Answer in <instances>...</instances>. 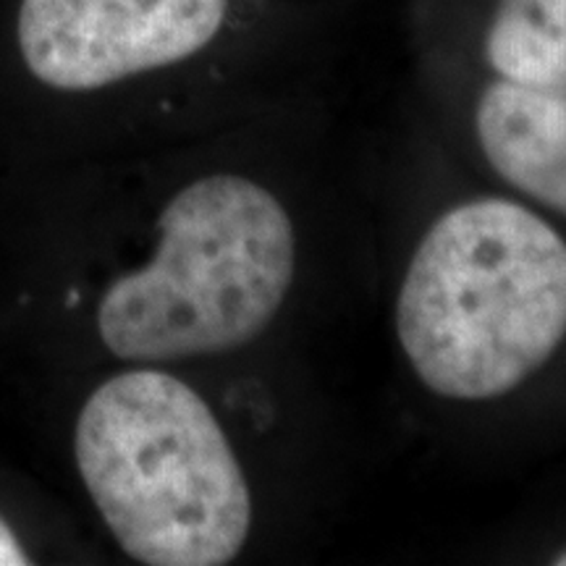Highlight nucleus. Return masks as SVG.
Returning <instances> with one entry per match:
<instances>
[{
  "instance_id": "1",
  "label": "nucleus",
  "mask_w": 566,
  "mask_h": 566,
  "mask_svg": "<svg viewBox=\"0 0 566 566\" xmlns=\"http://www.w3.org/2000/svg\"><path fill=\"white\" fill-rule=\"evenodd\" d=\"M396 336L438 396L485 401L514 391L566 336V242L516 202L457 205L409 260Z\"/></svg>"
},
{
  "instance_id": "2",
  "label": "nucleus",
  "mask_w": 566,
  "mask_h": 566,
  "mask_svg": "<svg viewBox=\"0 0 566 566\" xmlns=\"http://www.w3.org/2000/svg\"><path fill=\"white\" fill-rule=\"evenodd\" d=\"M74 457L126 556L221 566L242 554L252 493L208 401L163 370L113 375L84 401Z\"/></svg>"
},
{
  "instance_id": "3",
  "label": "nucleus",
  "mask_w": 566,
  "mask_h": 566,
  "mask_svg": "<svg viewBox=\"0 0 566 566\" xmlns=\"http://www.w3.org/2000/svg\"><path fill=\"white\" fill-rule=\"evenodd\" d=\"M294 271V223L279 197L247 176H205L163 208L150 263L111 283L97 331L124 363L239 349L281 313Z\"/></svg>"
},
{
  "instance_id": "4",
  "label": "nucleus",
  "mask_w": 566,
  "mask_h": 566,
  "mask_svg": "<svg viewBox=\"0 0 566 566\" xmlns=\"http://www.w3.org/2000/svg\"><path fill=\"white\" fill-rule=\"evenodd\" d=\"M229 0H21L19 51L34 80L87 92L192 59Z\"/></svg>"
},
{
  "instance_id": "5",
  "label": "nucleus",
  "mask_w": 566,
  "mask_h": 566,
  "mask_svg": "<svg viewBox=\"0 0 566 566\" xmlns=\"http://www.w3.org/2000/svg\"><path fill=\"white\" fill-rule=\"evenodd\" d=\"M475 126L495 174L566 212V92L493 82L480 97Z\"/></svg>"
},
{
  "instance_id": "6",
  "label": "nucleus",
  "mask_w": 566,
  "mask_h": 566,
  "mask_svg": "<svg viewBox=\"0 0 566 566\" xmlns=\"http://www.w3.org/2000/svg\"><path fill=\"white\" fill-rule=\"evenodd\" d=\"M485 53L501 80L566 92V0H501Z\"/></svg>"
},
{
  "instance_id": "7",
  "label": "nucleus",
  "mask_w": 566,
  "mask_h": 566,
  "mask_svg": "<svg viewBox=\"0 0 566 566\" xmlns=\"http://www.w3.org/2000/svg\"><path fill=\"white\" fill-rule=\"evenodd\" d=\"M30 564L24 546L19 543L17 533H13L9 522L0 516V566H24Z\"/></svg>"
},
{
  "instance_id": "8",
  "label": "nucleus",
  "mask_w": 566,
  "mask_h": 566,
  "mask_svg": "<svg viewBox=\"0 0 566 566\" xmlns=\"http://www.w3.org/2000/svg\"><path fill=\"white\" fill-rule=\"evenodd\" d=\"M554 564H558V566H566V548L562 551V554H558V556L554 558Z\"/></svg>"
}]
</instances>
